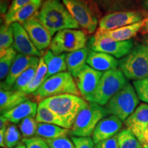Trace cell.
Listing matches in <instances>:
<instances>
[{
    "instance_id": "1",
    "label": "cell",
    "mask_w": 148,
    "mask_h": 148,
    "mask_svg": "<svg viewBox=\"0 0 148 148\" xmlns=\"http://www.w3.org/2000/svg\"><path fill=\"white\" fill-rule=\"evenodd\" d=\"M38 18L51 36L64 29H78L79 25L60 0H46Z\"/></svg>"
},
{
    "instance_id": "2",
    "label": "cell",
    "mask_w": 148,
    "mask_h": 148,
    "mask_svg": "<svg viewBox=\"0 0 148 148\" xmlns=\"http://www.w3.org/2000/svg\"><path fill=\"white\" fill-rule=\"evenodd\" d=\"M39 103L53 111L63 122L66 129L72 128L77 114L88 105L83 98L72 94L46 98Z\"/></svg>"
},
{
    "instance_id": "3",
    "label": "cell",
    "mask_w": 148,
    "mask_h": 148,
    "mask_svg": "<svg viewBox=\"0 0 148 148\" xmlns=\"http://www.w3.org/2000/svg\"><path fill=\"white\" fill-rule=\"evenodd\" d=\"M119 68L125 77L138 80L148 77V45L135 46L119 60Z\"/></svg>"
},
{
    "instance_id": "4",
    "label": "cell",
    "mask_w": 148,
    "mask_h": 148,
    "mask_svg": "<svg viewBox=\"0 0 148 148\" xmlns=\"http://www.w3.org/2000/svg\"><path fill=\"white\" fill-rule=\"evenodd\" d=\"M33 94L37 101H41L46 98L63 94L79 96L80 92L71 73L62 72L47 78Z\"/></svg>"
},
{
    "instance_id": "5",
    "label": "cell",
    "mask_w": 148,
    "mask_h": 148,
    "mask_svg": "<svg viewBox=\"0 0 148 148\" xmlns=\"http://www.w3.org/2000/svg\"><path fill=\"white\" fill-rule=\"evenodd\" d=\"M108 114L105 107L97 103L90 102L77 114L71 128V135L77 137H89L97 123Z\"/></svg>"
},
{
    "instance_id": "6",
    "label": "cell",
    "mask_w": 148,
    "mask_h": 148,
    "mask_svg": "<svg viewBox=\"0 0 148 148\" xmlns=\"http://www.w3.org/2000/svg\"><path fill=\"white\" fill-rule=\"evenodd\" d=\"M139 98L134 88L129 83L116 92L105 106L108 114L125 121L137 108Z\"/></svg>"
},
{
    "instance_id": "7",
    "label": "cell",
    "mask_w": 148,
    "mask_h": 148,
    "mask_svg": "<svg viewBox=\"0 0 148 148\" xmlns=\"http://www.w3.org/2000/svg\"><path fill=\"white\" fill-rule=\"evenodd\" d=\"M86 36L83 31L64 29L56 33L51 40L50 49L55 55L71 53L85 47Z\"/></svg>"
},
{
    "instance_id": "8",
    "label": "cell",
    "mask_w": 148,
    "mask_h": 148,
    "mask_svg": "<svg viewBox=\"0 0 148 148\" xmlns=\"http://www.w3.org/2000/svg\"><path fill=\"white\" fill-rule=\"evenodd\" d=\"M127 84L126 77L120 69L110 70L102 74L95 101L101 106H106L108 101Z\"/></svg>"
},
{
    "instance_id": "9",
    "label": "cell",
    "mask_w": 148,
    "mask_h": 148,
    "mask_svg": "<svg viewBox=\"0 0 148 148\" xmlns=\"http://www.w3.org/2000/svg\"><path fill=\"white\" fill-rule=\"evenodd\" d=\"M63 4L70 13L88 34H91L97 29V18L84 0H62Z\"/></svg>"
},
{
    "instance_id": "10",
    "label": "cell",
    "mask_w": 148,
    "mask_h": 148,
    "mask_svg": "<svg viewBox=\"0 0 148 148\" xmlns=\"http://www.w3.org/2000/svg\"><path fill=\"white\" fill-rule=\"evenodd\" d=\"M143 14L137 11H119L108 14L101 18L97 33L114 30L143 20Z\"/></svg>"
},
{
    "instance_id": "11",
    "label": "cell",
    "mask_w": 148,
    "mask_h": 148,
    "mask_svg": "<svg viewBox=\"0 0 148 148\" xmlns=\"http://www.w3.org/2000/svg\"><path fill=\"white\" fill-rule=\"evenodd\" d=\"M102 74L101 71H96L88 65H86L75 78L80 94L89 103L95 101L96 92Z\"/></svg>"
},
{
    "instance_id": "12",
    "label": "cell",
    "mask_w": 148,
    "mask_h": 148,
    "mask_svg": "<svg viewBox=\"0 0 148 148\" xmlns=\"http://www.w3.org/2000/svg\"><path fill=\"white\" fill-rule=\"evenodd\" d=\"M132 40L125 41H116L110 38L93 37L91 49L97 52L106 53L116 58H121L126 56L133 49Z\"/></svg>"
},
{
    "instance_id": "13",
    "label": "cell",
    "mask_w": 148,
    "mask_h": 148,
    "mask_svg": "<svg viewBox=\"0 0 148 148\" xmlns=\"http://www.w3.org/2000/svg\"><path fill=\"white\" fill-rule=\"evenodd\" d=\"M38 13L21 24L35 47L40 51L50 46L51 35L38 18Z\"/></svg>"
},
{
    "instance_id": "14",
    "label": "cell",
    "mask_w": 148,
    "mask_h": 148,
    "mask_svg": "<svg viewBox=\"0 0 148 148\" xmlns=\"http://www.w3.org/2000/svg\"><path fill=\"white\" fill-rule=\"evenodd\" d=\"M126 129L131 131L144 145V133L148 126V103H140L124 121Z\"/></svg>"
},
{
    "instance_id": "15",
    "label": "cell",
    "mask_w": 148,
    "mask_h": 148,
    "mask_svg": "<svg viewBox=\"0 0 148 148\" xmlns=\"http://www.w3.org/2000/svg\"><path fill=\"white\" fill-rule=\"evenodd\" d=\"M14 32L13 47L16 51L23 55L40 56L41 53L35 47L27 32L19 23L11 24Z\"/></svg>"
},
{
    "instance_id": "16",
    "label": "cell",
    "mask_w": 148,
    "mask_h": 148,
    "mask_svg": "<svg viewBox=\"0 0 148 148\" xmlns=\"http://www.w3.org/2000/svg\"><path fill=\"white\" fill-rule=\"evenodd\" d=\"M122 127V121L117 116L110 115L106 116L97 123L92 133V140L97 144L108 138L115 136Z\"/></svg>"
},
{
    "instance_id": "17",
    "label": "cell",
    "mask_w": 148,
    "mask_h": 148,
    "mask_svg": "<svg viewBox=\"0 0 148 148\" xmlns=\"http://www.w3.org/2000/svg\"><path fill=\"white\" fill-rule=\"evenodd\" d=\"M38 59V58H37L36 56H30L21 53L16 54L8 75L5 77V81L3 83H1V88L7 90L12 89L18 77L27 67H29Z\"/></svg>"
},
{
    "instance_id": "18",
    "label": "cell",
    "mask_w": 148,
    "mask_h": 148,
    "mask_svg": "<svg viewBox=\"0 0 148 148\" xmlns=\"http://www.w3.org/2000/svg\"><path fill=\"white\" fill-rule=\"evenodd\" d=\"M86 63L93 69L98 71H108L115 70L119 66V61L110 54L90 50Z\"/></svg>"
},
{
    "instance_id": "19",
    "label": "cell",
    "mask_w": 148,
    "mask_h": 148,
    "mask_svg": "<svg viewBox=\"0 0 148 148\" xmlns=\"http://www.w3.org/2000/svg\"><path fill=\"white\" fill-rule=\"evenodd\" d=\"M144 25V19L131 25L119 27L114 30L108 31V32L97 33L94 37H101V38H107L110 39L116 40V41H125V40H131L132 37L136 36L138 32L141 30Z\"/></svg>"
},
{
    "instance_id": "20",
    "label": "cell",
    "mask_w": 148,
    "mask_h": 148,
    "mask_svg": "<svg viewBox=\"0 0 148 148\" xmlns=\"http://www.w3.org/2000/svg\"><path fill=\"white\" fill-rule=\"evenodd\" d=\"M38 106L36 102L27 100L15 108L11 109L2 114L9 122L18 123L29 116L34 117L36 115Z\"/></svg>"
},
{
    "instance_id": "21",
    "label": "cell",
    "mask_w": 148,
    "mask_h": 148,
    "mask_svg": "<svg viewBox=\"0 0 148 148\" xmlns=\"http://www.w3.org/2000/svg\"><path fill=\"white\" fill-rule=\"evenodd\" d=\"M27 100V95L20 90H0V111L1 114Z\"/></svg>"
},
{
    "instance_id": "22",
    "label": "cell",
    "mask_w": 148,
    "mask_h": 148,
    "mask_svg": "<svg viewBox=\"0 0 148 148\" xmlns=\"http://www.w3.org/2000/svg\"><path fill=\"white\" fill-rule=\"evenodd\" d=\"M88 53L89 50L85 47L73 52L66 53V62L67 70L75 78H76L78 74L86 65Z\"/></svg>"
},
{
    "instance_id": "23",
    "label": "cell",
    "mask_w": 148,
    "mask_h": 148,
    "mask_svg": "<svg viewBox=\"0 0 148 148\" xmlns=\"http://www.w3.org/2000/svg\"><path fill=\"white\" fill-rule=\"evenodd\" d=\"M66 53L55 55L51 50H47L42 57L47 66V73L46 78H49L56 74L64 72L67 70L66 62Z\"/></svg>"
},
{
    "instance_id": "24",
    "label": "cell",
    "mask_w": 148,
    "mask_h": 148,
    "mask_svg": "<svg viewBox=\"0 0 148 148\" xmlns=\"http://www.w3.org/2000/svg\"><path fill=\"white\" fill-rule=\"evenodd\" d=\"M41 0L32 1L25 6L22 7L13 15L8 19L5 20V24L10 25L13 23H19L22 24L38 12V8L41 4Z\"/></svg>"
},
{
    "instance_id": "25",
    "label": "cell",
    "mask_w": 148,
    "mask_h": 148,
    "mask_svg": "<svg viewBox=\"0 0 148 148\" xmlns=\"http://www.w3.org/2000/svg\"><path fill=\"white\" fill-rule=\"evenodd\" d=\"M69 132V129L49 123H38L36 136L44 139H51L66 136Z\"/></svg>"
},
{
    "instance_id": "26",
    "label": "cell",
    "mask_w": 148,
    "mask_h": 148,
    "mask_svg": "<svg viewBox=\"0 0 148 148\" xmlns=\"http://www.w3.org/2000/svg\"><path fill=\"white\" fill-rule=\"evenodd\" d=\"M47 73V66L45 63L43 58H40L34 77L26 87L24 88L21 91L23 92L26 95H28V94L30 93H34L40 88V86L47 79V78H46Z\"/></svg>"
},
{
    "instance_id": "27",
    "label": "cell",
    "mask_w": 148,
    "mask_h": 148,
    "mask_svg": "<svg viewBox=\"0 0 148 148\" xmlns=\"http://www.w3.org/2000/svg\"><path fill=\"white\" fill-rule=\"evenodd\" d=\"M36 120L38 123L54 124L66 128L63 122L61 121L60 118L53 111L40 103L38 104V109H37Z\"/></svg>"
},
{
    "instance_id": "28",
    "label": "cell",
    "mask_w": 148,
    "mask_h": 148,
    "mask_svg": "<svg viewBox=\"0 0 148 148\" xmlns=\"http://www.w3.org/2000/svg\"><path fill=\"white\" fill-rule=\"evenodd\" d=\"M39 60L40 59L38 58L23 72V73L16 80L11 90L21 91L24 88L26 87L35 76Z\"/></svg>"
},
{
    "instance_id": "29",
    "label": "cell",
    "mask_w": 148,
    "mask_h": 148,
    "mask_svg": "<svg viewBox=\"0 0 148 148\" xmlns=\"http://www.w3.org/2000/svg\"><path fill=\"white\" fill-rule=\"evenodd\" d=\"M0 53V79L2 80L8 75L16 53L13 46Z\"/></svg>"
},
{
    "instance_id": "30",
    "label": "cell",
    "mask_w": 148,
    "mask_h": 148,
    "mask_svg": "<svg viewBox=\"0 0 148 148\" xmlns=\"http://www.w3.org/2000/svg\"><path fill=\"white\" fill-rule=\"evenodd\" d=\"M119 148H142V144L134 134L127 129H123L117 134Z\"/></svg>"
},
{
    "instance_id": "31",
    "label": "cell",
    "mask_w": 148,
    "mask_h": 148,
    "mask_svg": "<svg viewBox=\"0 0 148 148\" xmlns=\"http://www.w3.org/2000/svg\"><path fill=\"white\" fill-rule=\"evenodd\" d=\"M14 44V32L12 25L3 24L0 29V52L6 50Z\"/></svg>"
},
{
    "instance_id": "32",
    "label": "cell",
    "mask_w": 148,
    "mask_h": 148,
    "mask_svg": "<svg viewBox=\"0 0 148 148\" xmlns=\"http://www.w3.org/2000/svg\"><path fill=\"white\" fill-rule=\"evenodd\" d=\"M38 122L32 116L25 118L19 123V129L24 138H32L36 134Z\"/></svg>"
},
{
    "instance_id": "33",
    "label": "cell",
    "mask_w": 148,
    "mask_h": 148,
    "mask_svg": "<svg viewBox=\"0 0 148 148\" xmlns=\"http://www.w3.org/2000/svg\"><path fill=\"white\" fill-rule=\"evenodd\" d=\"M21 138L19 131L16 125L14 124H9L7 127L4 136V143L5 147L12 148L18 145Z\"/></svg>"
},
{
    "instance_id": "34",
    "label": "cell",
    "mask_w": 148,
    "mask_h": 148,
    "mask_svg": "<svg viewBox=\"0 0 148 148\" xmlns=\"http://www.w3.org/2000/svg\"><path fill=\"white\" fill-rule=\"evenodd\" d=\"M133 86L138 98L141 101L148 103V77L134 80Z\"/></svg>"
},
{
    "instance_id": "35",
    "label": "cell",
    "mask_w": 148,
    "mask_h": 148,
    "mask_svg": "<svg viewBox=\"0 0 148 148\" xmlns=\"http://www.w3.org/2000/svg\"><path fill=\"white\" fill-rule=\"evenodd\" d=\"M101 8L106 10H116L128 5L131 0H93Z\"/></svg>"
},
{
    "instance_id": "36",
    "label": "cell",
    "mask_w": 148,
    "mask_h": 148,
    "mask_svg": "<svg viewBox=\"0 0 148 148\" xmlns=\"http://www.w3.org/2000/svg\"><path fill=\"white\" fill-rule=\"evenodd\" d=\"M49 148H75L73 141L66 136L45 139Z\"/></svg>"
},
{
    "instance_id": "37",
    "label": "cell",
    "mask_w": 148,
    "mask_h": 148,
    "mask_svg": "<svg viewBox=\"0 0 148 148\" xmlns=\"http://www.w3.org/2000/svg\"><path fill=\"white\" fill-rule=\"evenodd\" d=\"M23 142L26 145V148H49L45 139L38 136L23 138Z\"/></svg>"
},
{
    "instance_id": "38",
    "label": "cell",
    "mask_w": 148,
    "mask_h": 148,
    "mask_svg": "<svg viewBox=\"0 0 148 148\" xmlns=\"http://www.w3.org/2000/svg\"><path fill=\"white\" fill-rule=\"evenodd\" d=\"M71 140L75 145V148H95L92 138L90 137L71 136Z\"/></svg>"
},
{
    "instance_id": "39",
    "label": "cell",
    "mask_w": 148,
    "mask_h": 148,
    "mask_svg": "<svg viewBox=\"0 0 148 148\" xmlns=\"http://www.w3.org/2000/svg\"><path fill=\"white\" fill-rule=\"evenodd\" d=\"M32 0H13L11 3L10 8H8V12L5 16V20L10 18L16 11L21 9L22 7L25 6L27 3L31 2Z\"/></svg>"
},
{
    "instance_id": "40",
    "label": "cell",
    "mask_w": 148,
    "mask_h": 148,
    "mask_svg": "<svg viewBox=\"0 0 148 148\" xmlns=\"http://www.w3.org/2000/svg\"><path fill=\"white\" fill-rule=\"evenodd\" d=\"M95 148H119L117 134L95 144Z\"/></svg>"
},
{
    "instance_id": "41",
    "label": "cell",
    "mask_w": 148,
    "mask_h": 148,
    "mask_svg": "<svg viewBox=\"0 0 148 148\" xmlns=\"http://www.w3.org/2000/svg\"><path fill=\"white\" fill-rule=\"evenodd\" d=\"M140 32L143 34H148V14L144 19V25L140 30Z\"/></svg>"
},
{
    "instance_id": "42",
    "label": "cell",
    "mask_w": 148,
    "mask_h": 148,
    "mask_svg": "<svg viewBox=\"0 0 148 148\" xmlns=\"http://www.w3.org/2000/svg\"><path fill=\"white\" fill-rule=\"evenodd\" d=\"M145 144H148V126L145 133H144V145Z\"/></svg>"
},
{
    "instance_id": "43",
    "label": "cell",
    "mask_w": 148,
    "mask_h": 148,
    "mask_svg": "<svg viewBox=\"0 0 148 148\" xmlns=\"http://www.w3.org/2000/svg\"><path fill=\"white\" fill-rule=\"evenodd\" d=\"M14 148H26V145H25V143H18Z\"/></svg>"
},
{
    "instance_id": "44",
    "label": "cell",
    "mask_w": 148,
    "mask_h": 148,
    "mask_svg": "<svg viewBox=\"0 0 148 148\" xmlns=\"http://www.w3.org/2000/svg\"><path fill=\"white\" fill-rule=\"evenodd\" d=\"M143 4L145 8H148V0H143Z\"/></svg>"
},
{
    "instance_id": "45",
    "label": "cell",
    "mask_w": 148,
    "mask_h": 148,
    "mask_svg": "<svg viewBox=\"0 0 148 148\" xmlns=\"http://www.w3.org/2000/svg\"><path fill=\"white\" fill-rule=\"evenodd\" d=\"M145 45H148V35L147 36H146L145 38Z\"/></svg>"
},
{
    "instance_id": "46",
    "label": "cell",
    "mask_w": 148,
    "mask_h": 148,
    "mask_svg": "<svg viewBox=\"0 0 148 148\" xmlns=\"http://www.w3.org/2000/svg\"><path fill=\"white\" fill-rule=\"evenodd\" d=\"M143 148H148V144H145V145H143Z\"/></svg>"
},
{
    "instance_id": "47",
    "label": "cell",
    "mask_w": 148,
    "mask_h": 148,
    "mask_svg": "<svg viewBox=\"0 0 148 148\" xmlns=\"http://www.w3.org/2000/svg\"><path fill=\"white\" fill-rule=\"evenodd\" d=\"M1 148H4V147H1Z\"/></svg>"
},
{
    "instance_id": "48",
    "label": "cell",
    "mask_w": 148,
    "mask_h": 148,
    "mask_svg": "<svg viewBox=\"0 0 148 148\" xmlns=\"http://www.w3.org/2000/svg\"></svg>"
}]
</instances>
